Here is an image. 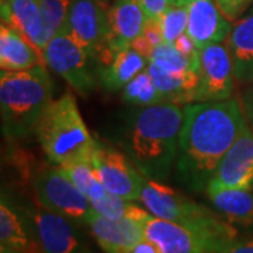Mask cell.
<instances>
[{
	"label": "cell",
	"instance_id": "8fae6325",
	"mask_svg": "<svg viewBox=\"0 0 253 253\" xmlns=\"http://www.w3.org/2000/svg\"><path fill=\"white\" fill-rule=\"evenodd\" d=\"M145 210L156 218L173 222H197L200 219L215 214L212 210L201 206L187 196L163 184L161 180L145 179L144 187L139 196Z\"/></svg>",
	"mask_w": 253,
	"mask_h": 253
},
{
	"label": "cell",
	"instance_id": "603a6c76",
	"mask_svg": "<svg viewBox=\"0 0 253 253\" xmlns=\"http://www.w3.org/2000/svg\"><path fill=\"white\" fill-rule=\"evenodd\" d=\"M146 71L151 75L165 103H173L179 106L194 103L199 84V76L194 71L184 73L166 72L151 62L148 63Z\"/></svg>",
	"mask_w": 253,
	"mask_h": 253
},
{
	"label": "cell",
	"instance_id": "83f0119b",
	"mask_svg": "<svg viewBox=\"0 0 253 253\" xmlns=\"http://www.w3.org/2000/svg\"><path fill=\"white\" fill-rule=\"evenodd\" d=\"M159 27L162 31L163 42L173 44L177 38L187 33V24H189V14L186 7L176 3L163 13L158 20Z\"/></svg>",
	"mask_w": 253,
	"mask_h": 253
},
{
	"label": "cell",
	"instance_id": "d6986e66",
	"mask_svg": "<svg viewBox=\"0 0 253 253\" xmlns=\"http://www.w3.org/2000/svg\"><path fill=\"white\" fill-rule=\"evenodd\" d=\"M45 65L44 54L27 37L7 23L0 24V69L24 71L37 65Z\"/></svg>",
	"mask_w": 253,
	"mask_h": 253
},
{
	"label": "cell",
	"instance_id": "7402d4cb",
	"mask_svg": "<svg viewBox=\"0 0 253 253\" xmlns=\"http://www.w3.org/2000/svg\"><path fill=\"white\" fill-rule=\"evenodd\" d=\"M214 210L234 226L253 228V190L225 189L207 193Z\"/></svg>",
	"mask_w": 253,
	"mask_h": 253
},
{
	"label": "cell",
	"instance_id": "e575fe53",
	"mask_svg": "<svg viewBox=\"0 0 253 253\" xmlns=\"http://www.w3.org/2000/svg\"><path fill=\"white\" fill-rule=\"evenodd\" d=\"M124 253H161V251L152 241H149L148 238H144L142 241H139L138 244L131 246Z\"/></svg>",
	"mask_w": 253,
	"mask_h": 253
},
{
	"label": "cell",
	"instance_id": "d590c367",
	"mask_svg": "<svg viewBox=\"0 0 253 253\" xmlns=\"http://www.w3.org/2000/svg\"><path fill=\"white\" fill-rule=\"evenodd\" d=\"M96 1H99V3L104 4V6H107V4H109V0H96Z\"/></svg>",
	"mask_w": 253,
	"mask_h": 253
},
{
	"label": "cell",
	"instance_id": "5bb4252c",
	"mask_svg": "<svg viewBox=\"0 0 253 253\" xmlns=\"http://www.w3.org/2000/svg\"><path fill=\"white\" fill-rule=\"evenodd\" d=\"M253 187V131L248 124L222 158L207 186V193Z\"/></svg>",
	"mask_w": 253,
	"mask_h": 253
},
{
	"label": "cell",
	"instance_id": "8d00e7d4",
	"mask_svg": "<svg viewBox=\"0 0 253 253\" xmlns=\"http://www.w3.org/2000/svg\"><path fill=\"white\" fill-rule=\"evenodd\" d=\"M179 1H181V0H177V3H179Z\"/></svg>",
	"mask_w": 253,
	"mask_h": 253
},
{
	"label": "cell",
	"instance_id": "ac0fdd59",
	"mask_svg": "<svg viewBox=\"0 0 253 253\" xmlns=\"http://www.w3.org/2000/svg\"><path fill=\"white\" fill-rule=\"evenodd\" d=\"M1 21L18 30L44 52L48 44L40 0H0Z\"/></svg>",
	"mask_w": 253,
	"mask_h": 253
},
{
	"label": "cell",
	"instance_id": "e0dca14e",
	"mask_svg": "<svg viewBox=\"0 0 253 253\" xmlns=\"http://www.w3.org/2000/svg\"><path fill=\"white\" fill-rule=\"evenodd\" d=\"M87 226L106 253H124L145 238L144 222L131 218H107L93 212Z\"/></svg>",
	"mask_w": 253,
	"mask_h": 253
},
{
	"label": "cell",
	"instance_id": "ba28073f",
	"mask_svg": "<svg viewBox=\"0 0 253 253\" xmlns=\"http://www.w3.org/2000/svg\"><path fill=\"white\" fill-rule=\"evenodd\" d=\"M91 168L111 194L131 201H139L145 177L123 151L96 139L90 158Z\"/></svg>",
	"mask_w": 253,
	"mask_h": 253
},
{
	"label": "cell",
	"instance_id": "7c38bea8",
	"mask_svg": "<svg viewBox=\"0 0 253 253\" xmlns=\"http://www.w3.org/2000/svg\"><path fill=\"white\" fill-rule=\"evenodd\" d=\"M148 16L136 0H116L109 9V36L94 61L100 66L142 36Z\"/></svg>",
	"mask_w": 253,
	"mask_h": 253
},
{
	"label": "cell",
	"instance_id": "cb8c5ba5",
	"mask_svg": "<svg viewBox=\"0 0 253 253\" xmlns=\"http://www.w3.org/2000/svg\"><path fill=\"white\" fill-rule=\"evenodd\" d=\"M121 97L131 107H149L165 103L146 69L138 73L129 83H126L123 89Z\"/></svg>",
	"mask_w": 253,
	"mask_h": 253
},
{
	"label": "cell",
	"instance_id": "9a60e30c",
	"mask_svg": "<svg viewBox=\"0 0 253 253\" xmlns=\"http://www.w3.org/2000/svg\"><path fill=\"white\" fill-rule=\"evenodd\" d=\"M187 14V34L199 49L212 44H222L232 30V21L222 14L215 0H181Z\"/></svg>",
	"mask_w": 253,
	"mask_h": 253
},
{
	"label": "cell",
	"instance_id": "74e56055",
	"mask_svg": "<svg viewBox=\"0 0 253 253\" xmlns=\"http://www.w3.org/2000/svg\"><path fill=\"white\" fill-rule=\"evenodd\" d=\"M252 190H253V187H252Z\"/></svg>",
	"mask_w": 253,
	"mask_h": 253
},
{
	"label": "cell",
	"instance_id": "2e32d148",
	"mask_svg": "<svg viewBox=\"0 0 253 253\" xmlns=\"http://www.w3.org/2000/svg\"><path fill=\"white\" fill-rule=\"evenodd\" d=\"M0 253H44L24 207H17L4 191L0 200Z\"/></svg>",
	"mask_w": 253,
	"mask_h": 253
},
{
	"label": "cell",
	"instance_id": "3957f363",
	"mask_svg": "<svg viewBox=\"0 0 253 253\" xmlns=\"http://www.w3.org/2000/svg\"><path fill=\"white\" fill-rule=\"evenodd\" d=\"M51 101L52 82L44 63L24 71L0 72V113L4 136L23 138L36 129Z\"/></svg>",
	"mask_w": 253,
	"mask_h": 253
},
{
	"label": "cell",
	"instance_id": "44dd1931",
	"mask_svg": "<svg viewBox=\"0 0 253 253\" xmlns=\"http://www.w3.org/2000/svg\"><path fill=\"white\" fill-rule=\"evenodd\" d=\"M149 61L144 55L136 52L132 46H126L114 55L109 62L97 66L100 84L107 91L124 89L138 73L146 69Z\"/></svg>",
	"mask_w": 253,
	"mask_h": 253
},
{
	"label": "cell",
	"instance_id": "8992f818",
	"mask_svg": "<svg viewBox=\"0 0 253 253\" xmlns=\"http://www.w3.org/2000/svg\"><path fill=\"white\" fill-rule=\"evenodd\" d=\"M46 68L59 75L76 93L90 96L100 84L96 61L66 31L56 34L44 48Z\"/></svg>",
	"mask_w": 253,
	"mask_h": 253
},
{
	"label": "cell",
	"instance_id": "4dcf8cb0",
	"mask_svg": "<svg viewBox=\"0 0 253 253\" xmlns=\"http://www.w3.org/2000/svg\"><path fill=\"white\" fill-rule=\"evenodd\" d=\"M136 1L144 9L149 20H159L166 10L177 3V0H136Z\"/></svg>",
	"mask_w": 253,
	"mask_h": 253
},
{
	"label": "cell",
	"instance_id": "9c48e42d",
	"mask_svg": "<svg viewBox=\"0 0 253 253\" xmlns=\"http://www.w3.org/2000/svg\"><path fill=\"white\" fill-rule=\"evenodd\" d=\"M24 211L44 253H94L71 219L41 206H26Z\"/></svg>",
	"mask_w": 253,
	"mask_h": 253
},
{
	"label": "cell",
	"instance_id": "4fadbf2b",
	"mask_svg": "<svg viewBox=\"0 0 253 253\" xmlns=\"http://www.w3.org/2000/svg\"><path fill=\"white\" fill-rule=\"evenodd\" d=\"M65 31L94 59L109 36L107 6L96 0H72Z\"/></svg>",
	"mask_w": 253,
	"mask_h": 253
},
{
	"label": "cell",
	"instance_id": "6da1fadb",
	"mask_svg": "<svg viewBox=\"0 0 253 253\" xmlns=\"http://www.w3.org/2000/svg\"><path fill=\"white\" fill-rule=\"evenodd\" d=\"M248 126L236 99L189 103L183 107L176 176L190 191H206L222 158Z\"/></svg>",
	"mask_w": 253,
	"mask_h": 253
},
{
	"label": "cell",
	"instance_id": "52a82bcc",
	"mask_svg": "<svg viewBox=\"0 0 253 253\" xmlns=\"http://www.w3.org/2000/svg\"><path fill=\"white\" fill-rule=\"evenodd\" d=\"M38 204L78 225H87L94 210L90 200L78 189L62 168H46L33 180Z\"/></svg>",
	"mask_w": 253,
	"mask_h": 253
},
{
	"label": "cell",
	"instance_id": "f1b7e54d",
	"mask_svg": "<svg viewBox=\"0 0 253 253\" xmlns=\"http://www.w3.org/2000/svg\"><path fill=\"white\" fill-rule=\"evenodd\" d=\"M149 62L155 63L161 69L172 73H184L193 71L190 62L184 55H181L173 44L162 42L154 49Z\"/></svg>",
	"mask_w": 253,
	"mask_h": 253
},
{
	"label": "cell",
	"instance_id": "484cf974",
	"mask_svg": "<svg viewBox=\"0 0 253 253\" xmlns=\"http://www.w3.org/2000/svg\"><path fill=\"white\" fill-rule=\"evenodd\" d=\"M62 169L69 176V179L72 180L73 184L90 200V203L97 201L107 193V189L100 181L97 173L94 172L90 163H73L69 166H65Z\"/></svg>",
	"mask_w": 253,
	"mask_h": 253
},
{
	"label": "cell",
	"instance_id": "d6a6232c",
	"mask_svg": "<svg viewBox=\"0 0 253 253\" xmlns=\"http://www.w3.org/2000/svg\"><path fill=\"white\" fill-rule=\"evenodd\" d=\"M134 49H135L136 52H139L141 55H144L145 58L149 61V58H151V55L154 52L155 46L145 38L144 36H139L136 40H134L132 42H131V45Z\"/></svg>",
	"mask_w": 253,
	"mask_h": 253
},
{
	"label": "cell",
	"instance_id": "4316f807",
	"mask_svg": "<svg viewBox=\"0 0 253 253\" xmlns=\"http://www.w3.org/2000/svg\"><path fill=\"white\" fill-rule=\"evenodd\" d=\"M46 41L65 31L72 0H40Z\"/></svg>",
	"mask_w": 253,
	"mask_h": 253
},
{
	"label": "cell",
	"instance_id": "d4e9b609",
	"mask_svg": "<svg viewBox=\"0 0 253 253\" xmlns=\"http://www.w3.org/2000/svg\"><path fill=\"white\" fill-rule=\"evenodd\" d=\"M94 212L107 218H131L139 222H145L152 214L148 210L138 207L131 200L123 199L120 196L107 191L103 197L91 203Z\"/></svg>",
	"mask_w": 253,
	"mask_h": 253
},
{
	"label": "cell",
	"instance_id": "836d02e7",
	"mask_svg": "<svg viewBox=\"0 0 253 253\" xmlns=\"http://www.w3.org/2000/svg\"><path fill=\"white\" fill-rule=\"evenodd\" d=\"M242 107H244L246 121L253 131V86L245 91L242 96Z\"/></svg>",
	"mask_w": 253,
	"mask_h": 253
},
{
	"label": "cell",
	"instance_id": "f35d334b",
	"mask_svg": "<svg viewBox=\"0 0 253 253\" xmlns=\"http://www.w3.org/2000/svg\"><path fill=\"white\" fill-rule=\"evenodd\" d=\"M252 84H253V83H252Z\"/></svg>",
	"mask_w": 253,
	"mask_h": 253
},
{
	"label": "cell",
	"instance_id": "7a4b0ae2",
	"mask_svg": "<svg viewBox=\"0 0 253 253\" xmlns=\"http://www.w3.org/2000/svg\"><path fill=\"white\" fill-rule=\"evenodd\" d=\"M183 124V107L159 103L118 114L113 139L148 179L166 180L172 173Z\"/></svg>",
	"mask_w": 253,
	"mask_h": 253
},
{
	"label": "cell",
	"instance_id": "ffe728a7",
	"mask_svg": "<svg viewBox=\"0 0 253 253\" xmlns=\"http://www.w3.org/2000/svg\"><path fill=\"white\" fill-rule=\"evenodd\" d=\"M225 45L234 61L236 81L253 83V4L232 24Z\"/></svg>",
	"mask_w": 253,
	"mask_h": 253
},
{
	"label": "cell",
	"instance_id": "30bf717a",
	"mask_svg": "<svg viewBox=\"0 0 253 253\" xmlns=\"http://www.w3.org/2000/svg\"><path fill=\"white\" fill-rule=\"evenodd\" d=\"M197 76L199 84L194 103L231 99L236 78L234 61L225 42L200 49Z\"/></svg>",
	"mask_w": 253,
	"mask_h": 253
},
{
	"label": "cell",
	"instance_id": "5b68a950",
	"mask_svg": "<svg viewBox=\"0 0 253 253\" xmlns=\"http://www.w3.org/2000/svg\"><path fill=\"white\" fill-rule=\"evenodd\" d=\"M145 238L161 253H212L238 239V231L217 212L197 222H173L154 215L144 222Z\"/></svg>",
	"mask_w": 253,
	"mask_h": 253
},
{
	"label": "cell",
	"instance_id": "1f68e13d",
	"mask_svg": "<svg viewBox=\"0 0 253 253\" xmlns=\"http://www.w3.org/2000/svg\"><path fill=\"white\" fill-rule=\"evenodd\" d=\"M212 253H253V236L245 239H236L235 242L226 246L225 249Z\"/></svg>",
	"mask_w": 253,
	"mask_h": 253
},
{
	"label": "cell",
	"instance_id": "277c9868",
	"mask_svg": "<svg viewBox=\"0 0 253 253\" xmlns=\"http://www.w3.org/2000/svg\"><path fill=\"white\" fill-rule=\"evenodd\" d=\"M34 131L48 161L55 166L90 163L96 139L89 132L71 94L52 100Z\"/></svg>",
	"mask_w": 253,
	"mask_h": 253
},
{
	"label": "cell",
	"instance_id": "f546056e",
	"mask_svg": "<svg viewBox=\"0 0 253 253\" xmlns=\"http://www.w3.org/2000/svg\"><path fill=\"white\" fill-rule=\"evenodd\" d=\"M215 3L229 21H236L252 6L253 0H215Z\"/></svg>",
	"mask_w": 253,
	"mask_h": 253
}]
</instances>
